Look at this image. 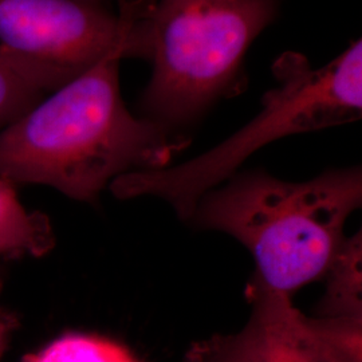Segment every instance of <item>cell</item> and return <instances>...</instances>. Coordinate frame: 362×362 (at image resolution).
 Returning <instances> with one entry per match:
<instances>
[{
  "label": "cell",
  "mask_w": 362,
  "mask_h": 362,
  "mask_svg": "<svg viewBox=\"0 0 362 362\" xmlns=\"http://www.w3.org/2000/svg\"><path fill=\"white\" fill-rule=\"evenodd\" d=\"M0 0V45L66 82L105 57L143 59V18L153 0Z\"/></svg>",
  "instance_id": "cell-5"
},
{
  "label": "cell",
  "mask_w": 362,
  "mask_h": 362,
  "mask_svg": "<svg viewBox=\"0 0 362 362\" xmlns=\"http://www.w3.org/2000/svg\"><path fill=\"white\" fill-rule=\"evenodd\" d=\"M251 314L236 333L194 344L184 362H362V321L309 317L291 296L254 279Z\"/></svg>",
  "instance_id": "cell-6"
},
{
  "label": "cell",
  "mask_w": 362,
  "mask_h": 362,
  "mask_svg": "<svg viewBox=\"0 0 362 362\" xmlns=\"http://www.w3.org/2000/svg\"><path fill=\"white\" fill-rule=\"evenodd\" d=\"M361 204L360 167L326 170L306 181L251 170L204 194L188 221L242 243L255 260V279L293 296L324 278L346 238V221Z\"/></svg>",
  "instance_id": "cell-2"
},
{
  "label": "cell",
  "mask_w": 362,
  "mask_h": 362,
  "mask_svg": "<svg viewBox=\"0 0 362 362\" xmlns=\"http://www.w3.org/2000/svg\"><path fill=\"white\" fill-rule=\"evenodd\" d=\"M18 327V320L11 311L0 306V361L7 349L13 332Z\"/></svg>",
  "instance_id": "cell-11"
},
{
  "label": "cell",
  "mask_w": 362,
  "mask_h": 362,
  "mask_svg": "<svg viewBox=\"0 0 362 362\" xmlns=\"http://www.w3.org/2000/svg\"><path fill=\"white\" fill-rule=\"evenodd\" d=\"M317 317L362 321V233L345 238L325 272Z\"/></svg>",
  "instance_id": "cell-9"
},
{
  "label": "cell",
  "mask_w": 362,
  "mask_h": 362,
  "mask_svg": "<svg viewBox=\"0 0 362 362\" xmlns=\"http://www.w3.org/2000/svg\"><path fill=\"white\" fill-rule=\"evenodd\" d=\"M94 1H100V3H109L110 0H94Z\"/></svg>",
  "instance_id": "cell-12"
},
{
  "label": "cell",
  "mask_w": 362,
  "mask_h": 362,
  "mask_svg": "<svg viewBox=\"0 0 362 362\" xmlns=\"http://www.w3.org/2000/svg\"><path fill=\"white\" fill-rule=\"evenodd\" d=\"M55 245L50 220L28 211L18 199L15 184L0 179V257L40 258Z\"/></svg>",
  "instance_id": "cell-7"
},
{
  "label": "cell",
  "mask_w": 362,
  "mask_h": 362,
  "mask_svg": "<svg viewBox=\"0 0 362 362\" xmlns=\"http://www.w3.org/2000/svg\"><path fill=\"white\" fill-rule=\"evenodd\" d=\"M113 52L0 130V179L93 203L122 175L165 168L189 140L134 116Z\"/></svg>",
  "instance_id": "cell-1"
},
{
  "label": "cell",
  "mask_w": 362,
  "mask_h": 362,
  "mask_svg": "<svg viewBox=\"0 0 362 362\" xmlns=\"http://www.w3.org/2000/svg\"><path fill=\"white\" fill-rule=\"evenodd\" d=\"M284 0H153L143 19L152 66L141 117L172 130L246 89L245 61Z\"/></svg>",
  "instance_id": "cell-4"
},
{
  "label": "cell",
  "mask_w": 362,
  "mask_h": 362,
  "mask_svg": "<svg viewBox=\"0 0 362 362\" xmlns=\"http://www.w3.org/2000/svg\"><path fill=\"white\" fill-rule=\"evenodd\" d=\"M272 71L276 85L263 94L258 115L228 139L177 165L122 175L109 189L118 199H161L188 221L204 194L231 179L264 146L361 118V39L320 67L311 65L305 54L284 52Z\"/></svg>",
  "instance_id": "cell-3"
},
{
  "label": "cell",
  "mask_w": 362,
  "mask_h": 362,
  "mask_svg": "<svg viewBox=\"0 0 362 362\" xmlns=\"http://www.w3.org/2000/svg\"><path fill=\"white\" fill-rule=\"evenodd\" d=\"M23 362L143 361L115 339L98 334L67 333L55 338L38 351L27 354Z\"/></svg>",
  "instance_id": "cell-10"
},
{
  "label": "cell",
  "mask_w": 362,
  "mask_h": 362,
  "mask_svg": "<svg viewBox=\"0 0 362 362\" xmlns=\"http://www.w3.org/2000/svg\"><path fill=\"white\" fill-rule=\"evenodd\" d=\"M65 83L58 74L28 62L0 45V130Z\"/></svg>",
  "instance_id": "cell-8"
}]
</instances>
